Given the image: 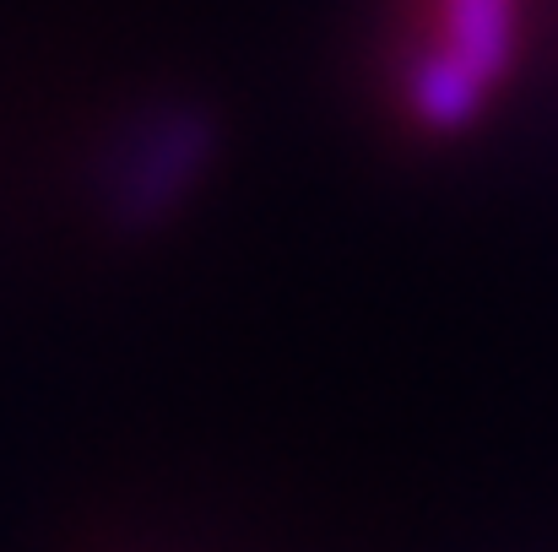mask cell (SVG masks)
Returning <instances> with one entry per match:
<instances>
[{"instance_id":"obj_1","label":"cell","mask_w":558,"mask_h":552,"mask_svg":"<svg viewBox=\"0 0 558 552\" xmlns=\"http://www.w3.org/2000/svg\"><path fill=\"white\" fill-rule=\"evenodd\" d=\"M211 158V120L190 103L147 114L109 169V206L120 228H158Z\"/></svg>"},{"instance_id":"obj_2","label":"cell","mask_w":558,"mask_h":552,"mask_svg":"<svg viewBox=\"0 0 558 552\" xmlns=\"http://www.w3.org/2000/svg\"><path fill=\"white\" fill-rule=\"evenodd\" d=\"M445 49L483 82H499L515 54V5L510 0H445Z\"/></svg>"},{"instance_id":"obj_3","label":"cell","mask_w":558,"mask_h":552,"mask_svg":"<svg viewBox=\"0 0 558 552\" xmlns=\"http://www.w3.org/2000/svg\"><path fill=\"white\" fill-rule=\"evenodd\" d=\"M483 93H488V82L477 71H466L450 49H434V54L412 60V71H407V103L439 131L472 125L483 109Z\"/></svg>"}]
</instances>
